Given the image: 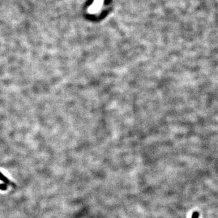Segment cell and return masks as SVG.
<instances>
[{"label":"cell","instance_id":"6da1fadb","mask_svg":"<svg viewBox=\"0 0 218 218\" xmlns=\"http://www.w3.org/2000/svg\"><path fill=\"white\" fill-rule=\"evenodd\" d=\"M0 181H2L6 184L11 185L13 187H15V184H14L12 182H11L6 176H5L2 173L0 172Z\"/></svg>","mask_w":218,"mask_h":218},{"label":"cell","instance_id":"7a4b0ae2","mask_svg":"<svg viewBox=\"0 0 218 218\" xmlns=\"http://www.w3.org/2000/svg\"><path fill=\"white\" fill-rule=\"evenodd\" d=\"M7 189V184H0V190H6Z\"/></svg>","mask_w":218,"mask_h":218},{"label":"cell","instance_id":"3957f363","mask_svg":"<svg viewBox=\"0 0 218 218\" xmlns=\"http://www.w3.org/2000/svg\"><path fill=\"white\" fill-rule=\"evenodd\" d=\"M199 218V213L197 212H194L193 213V215H192V218Z\"/></svg>","mask_w":218,"mask_h":218}]
</instances>
